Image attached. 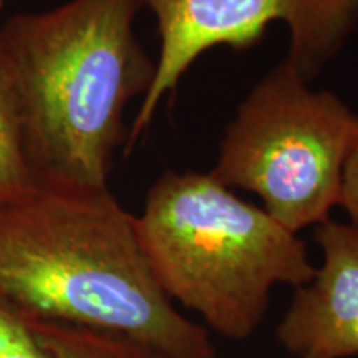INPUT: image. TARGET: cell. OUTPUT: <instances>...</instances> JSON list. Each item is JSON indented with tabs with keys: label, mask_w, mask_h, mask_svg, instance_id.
Wrapping results in <instances>:
<instances>
[{
	"label": "cell",
	"mask_w": 358,
	"mask_h": 358,
	"mask_svg": "<svg viewBox=\"0 0 358 358\" xmlns=\"http://www.w3.org/2000/svg\"><path fill=\"white\" fill-rule=\"evenodd\" d=\"M2 2H3V0H0V7H2Z\"/></svg>",
	"instance_id": "11"
},
{
	"label": "cell",
	"mask_w": 358,
	"mask_h": 358,
	"mask_svg": "<svg viewBox=\"0 0 358 358\" xmlns=\"http://www.w3.org/2000/svg\"><path fill=\"white\" fill-rule=\"evenodd\" d=\"M153 12L159 57L153 82L128 133V150L146 131L161 100L196 58L217 45H256L274 22L289 27L287 62L312 82L358 30V0H141Z\"/></svg>",
	"instance_id": "5"
},
{
	"label": "cell",
	"mask_w": 358,
	"mask_h": 358,
	"mask_svg": "<svg viewBox=\"0 0 358 358\" xmlns=\"http://www.w3.org/2000/svg\"><path fill=\"white\" fill-rule=\"evenodd\" d=\"M32 324L50 358H169L123 335L38 320Z\"/></svg>",
	"instance_id": "7"
},
{
	"label": "cell",
	"mask_w": 358,
	"mask_h": 358,
	"mask_svg": "<svg viewBox=\"0 0 358 358\" xmlns=\"http://www.w3.org/2000/svg\"><path fill=\"white\" fill-rule=\"evenodd\" d=\"M338 206L345 209L350 224L358 229V118L352 145L348 148L345 164H343Z\"/></svg>",
	"instance_id": "10"
},
{
	"label": "cell",
	"mask_w": 358,
	"mask_h": 358,
	"mask_svg": "<svg viewBox=\"0 0 358 358\" xmlns=\"http://www.w3.org/2000/svg\"><path fill=\"white\" fill-rule=\"evenodd\" d=\"M34 179L22 146L12 90L0 58V204L20 196L32 186Z\"/></svg>",
	"instance_id": "8"
},
{
	"label": "cell",
	"mask_w": 358,
	"mask_h": 358,
	"mask_svg": "<svg viewBox=\"0 0 358 358\" xmlns=\"http://www.w3.org/2000/svg\"><path fill=\"white\" fill-rule=\"evenodd\" d=\"M0 301L38 320L123 335L169 358H217L206 327L161 290L134 216L108 185L35 178L0 204Z\"/></svg>",
	"instance_id": "1"
},
{
	"label": "cell",
	"mask_w": 358,
	"mask_h": 358,
	"mask_svg": "<svg viewBox=\"0 0 358 358\" xmlns=\"http://www.w3.org/2000/svg\"><path fill=\"white\" fill-rule=\"evenodd\" d=\"M141 0H71L19 13L0 29L22 146L34 178L106 186L128 141L124 110L156 62L134 32Z\"/></svg>",
	"instance_id": "2"
},
{
	"label": "cell",
	"mask_w": 358,
	"mask_h": 358,
	"mask_svg": "<svg viewBox=\"0 0 358 358\" xmlns=\"http://www.w3.org/2000/svg\"><path fill=\"white\" fill-rule=\"evenodd\" d=\"M0 358H50L35 332L32 317L0 301Z\"/></svg>",
	"instance_id": "9"
},
{
	"label": "cell",
	"mask_w": 358,
	"mask_h": 358,
	"mask_svg": "<svg viewBox=\"0 0 358 358\" xmlns=\"http://www.w3.org/2000/svg\"><path fill=\"white\" fill-rule=\"evenodd\" d=\"M134 226L161 290L224 338L256 334L272 290L315 272L299 234L209 173H164Z\"/></svg>",
	"instance_id": "3"
},
{
	"label": "cell",
	"mask_w": 358,
	"mask_h": 358,
	"mask_svg": "<svg viewBox=\"0 0 358 358\" xmlns=\"http://www.w3.org/2000/svg\"><path fill=\"white\" fill-rule=\"evenodd\" d=\"M320 267L292 301L275 329L277 342L295 358L358 357V229L327 219L315 226Z\"/></svg>",
	"instance_id": "6"
},
{
	"label": "cell",
	"mask_w": 358,
	"mask_h": 358,
	"mask_svg": "<svg viewBox=\"0 0 358 358\" xmlns=\"http://www.w3.org/2000/svg\"><path fill=\"white\" fill-rule=\"evenodd\" d=\"M282 62L250 90L226 127L209 174L257 194L262 209L299 234L330 219L358 115L329 90L308 88Z\"/></svg>",
	"instance_id": "4"
}]
</instances>
